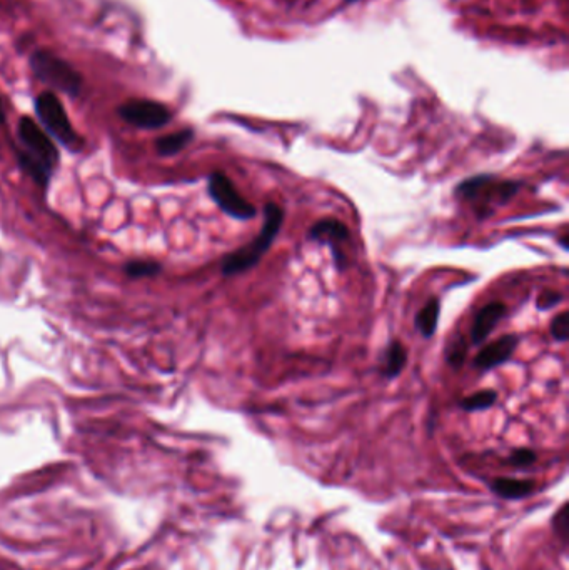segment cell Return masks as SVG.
Segmentation results:
<instances>
[{
	"mask_svg": "<svg viewBox=\"0 0 569 570\" xmlns=\"http://www.w3.org/2000/svg\"><path fill=\"white\" fill-rule=\"evenodd\" d=\"M264 227L252 240L251 244L244 245L242 249L227 255L222 262V274L236 275L241 274L244 270L252 269L254 265L262 259V255L266 254L272 242L276 239L279 230H281L282 220H284V212L281 207L276 204H267L264 209Z\"/></svg>",
	"mask_w": 569,
	"mask_h": 570,
	"instance_id": "1",
	"label": "cell"
},
{
	"mask_svg": "<svg viewBox=\"0 0 569 570\" xmlns=\"http://www.w3.org/2000/svg\"><path fill=\"white\" fill-rule=\"evenodd\" d=\"M31 69L32 74L51 89L59 90L71 97L81 94L82 75L69 62L51 50L34 52L31 57Z\"/></svg>",
	"mask_w": 569,
	"mask_h": 570,
	"instance_id": "2",
	"label": "cell"
},
{
	"mask_svg": "<svg viewBox=\"0 0 569 570\" xmlns=\"http://www.w3.org/2000/svg\"><path fill=\"white\" fill-rule=\"evenodd\" d=\"M36 114L41 120V124L44 125V129L57 142H61L64 147L74 150V152L82 149L84 140H82L81 135L77 134L74 125L67 117L64 105H62L61 100L57 99L56 95L51 94V92H44V94L39 95L36 99Z\"/></svg>",
	"mask_w": 569,
	"mask_h": 570,
	"instance_id": "3",
	"label": "cell"
},
{
	"mask_svg": "<svg viewBox=\"0 0 569 570\" xmlns=\"http://www.w3.org/2000/svg\"><path fill=\"white\" fill-rule=\"evenodd\" d=\"M17 135L21 140L22 149L19 152L29 155L31 159L46 165L47 169L54 172L59 162V152L47 132L39 127L36 120L31 117H22L17 125Z\"/></svg>",
	"mask_w": 569,
	"mask_h": 570,
	"instance_id": "4",
	"label": "cell"
},
{
	"mask_svg": "<svg viewBox=\"0 0 569 570\" xmlns=\"http://www.w3.org/2000/svg\"><path fill=\"white\" fill-rule=\"evenodd\" d=\"M209 194L212 200L234 219H252L257 214L256 207L237 192L231 179L222 172H214L209 177Z\"/></svg>",
	"mask_w": 569,
	"mask_h": 570,
	"instance_id": "5",
	"label": "cell"
},
{
	"mask_svg": "<svg viewBox=\"0 0 569 570\" xmlns=\"http://www.w3.org/2000/svg\"><path fill=\"white\" fill-rule=\"evenodd\" d=\"M119 115L127 124L137 129H162L172 119L171 110L166 105L149 99H132L119 107Z\"/></svg>",
	"mask_w": 569,
	"mask_h": 570,
	"instance_id": "6",
	"label": "cell"
},
{
	"mask_svg": "<svg viewBox=\"0 0 569 570\" xmlns=\"http://www.w3.org/2000/svg\"><path fill=\"white\" fill-rule=\"evenodd\" d=\"M518 347V337L513 334L504 335L501 339L486 345L478 357L474 360V365L478 369H493L496 365L503 364L513 355L514 350Z\"/></svg>",
	"mask_w": 569,
	"mask_h": 570,
	"instance_id": "7",
	"label": "cell"
},
{
	"mask_svg": "<svg viewBox=\"0 0 569 570\" xmlns=\"http://www.w3.org/2000/svg\"><path fill=\"white\" fill-rule=\"evenodd\" d=\"M504 314H506V305L501 304V302H491V304L484 305L483 309L479 310L478 315H476L473 329H471V339H473L474 344H481L484 339H488V335L493 332L499 320L503 319Z\"/></svg>",
	"mask_w": 569,
	"mask_h": 570,
	"instance_id": "8",
	"label": "cell"
},
{
	"mask_svg": "<svg viewBox=\"0 0 569 570\" xmlns=\"http://www.w3.org/2000/svg\"><path fill=\"white\" fill-rule=\"evenodd\" d=\"M309 237L311 239H318L321 242H328L333 247V252L336 250V244L339 242H346L349 239V230L343 222L336 219H323L316 222V224L309 230Z\"/></svg>",
	"mask_w": 569,
	"mask_h": 570,
	"instance_id": "9",
	"label": "cell"
},
{
	"mask_svg": "<svg viewBox=\"0 0 569 570\" xmlns=\"http://www.w3.org/2000/svg\"><path fill=\"white\" fill-rule=\"evenodd\" d=\"M491 489L494 490V494L503 497V499H523V497L533 492L534 484L531 480L501 477V479L494 480L493 484H491Z\"/></svg>",
	"mask_w": 569,
	"mask_h": 570,
	"instance_id": "10",
	"label": "cell"
},
{
	"mask_svg": "<svg viewBox=\"0 0 569 570\" xmlns=\"http://www.w3.org/2000/svg\"><path fill=\"white\" fill-rule=\"evenodd\" d=\"M192 139H194V130H179V132L164 135L161 139H157L156 150L159 152V155H164V157L176 155L182 149H186L187 145L191 144Z\"/></svg>",
	"mask_w": 569,
	"mask_h": 570,
	"instance_id": "11",
	"label": "cell"
},
{
	"mask_svg": "<svg viewBox=\"0 0 569 570\" xmlns=\"http://www.w3.org/2000/svg\"><path fill=\"white\" fill-rule=\"evenodd\" d=\"M439 319V300L431 299L428 304L424 305L423 309L419 310L418 317H416V327L419 332L429 339L433 337L438 327Z\"/></svg>",
	"mask_w": 569,
	"mask_h": 570,
	"instance_id": "12",
	"label": "cell"
},
{
	"mask_svg": "<svg viewBox=\"0 0 569 570\" xmlns=\"http://www.w3.org/2000/svg\"><path fill=\"white\" fill-rule=\"evenodd\" d=\"M406 360H408V354H406L404 345L399 340H394L393 344L389 345L388 350H386L384 374L388 377H398L406 365Z\"/></svg>",
	"mask_w": 569,
	"mask_h": 570,
	"instance_id": "13",
	"label": "cell"
},
{
	"mask_svg": "<svg viewBox=\"0 0 569 570\" xmlns=\"http://www.w3.org/2000/svg\"><path fill=\"white\" fill-rule=\"evenodd\" d=\"M131 279H144V277H156L161 274V264H157L154 260H131L124 267Z\"/></svg>",
	"mask_w": 569,
	"mask_h": 570,
	"instance_id": "14",
	"label": "cell"
},
{
	"mask_svg": "<svg viewBox=\"0 0 569 570\" xmlns=\"http://www.w3.org/2000/svg\"><path fill=\"white\" fill-rule=\"evenodd\" d=\"M491 182L489 175H478V177H471V179L464 180L463 184H459L458 195H463L464 199L476 200L481 192L488 187Z\"/></svg>",
	"mask_w": 569,
	"mask_h": 570,
	"instance_id": "15",
	"label": "cell"
},
{
	"mask_svg": "<svg viewBox=\"0 0 569 570\" xmlns=\"http://www.w3.org/2000/svg\"><path fill=\"white\" fill-rule=\"evenodd\" d=\"M496 400H498V394L494 390H481L474 395H469L468 399H464L461 407L468 412H474V410L489 409Z\"/></svg>",
	"mask_w": 569,
	"mask_h": 570,
	"instance_id": "16",
	"label": "cell"
},
{
	"mask_svg": "<svg viewBox=\"0 0 569 570\" xmlns=\"http://www.w3.org/2000/svg\"><path fill=\"white\" fill-rule=\"evenodd\" d=\"M551 335L559 342L568 340L569 337V314L568 312H561V314L554 317L551 322Z\"/></svg>",
	"mask_w": 569,
	"mask_h": 570,
	"instance_id": "17",
	"label": "cell"
},
{
	"mask_svg": "<svg viewBox=\"0 0 569 570\" xmlns=\"http://www.w3.org/2000/svg\"><path fill=\"white\" fill-rule=\"evenodd\" d=\"M534 460H536V454H534L533 450L529 449L514 450L511 457H509V462L513 465H518V467L533 464Z\"/></svg>",
	"mask_w": 569,
	"mask_h": 570,
	"instance_id": "18",
	"label": "cell"
},
{
	"mask_svg": "<svg viewBox=\"0 0 569 570\" xmlns=\"http://www.w3.org/2000/svg\"><path fill=\"white\" fill-rule=\"evenodd\" d=\"M464 359H466V345H464V340H459L458 344L448 350V362L453 367H459L463 365Z\"/></svg>",
	"mask_w": 569,
	"mask_h": 570,
	"instance_id": "19",
	"label": "cell"
},
{
	"mask_svg": "<svg viewBox=\"0 0 569 570\" xmlns=\"http://www.w3.org/2000/svg\"><path fill=\"white\" fill-rule=\"evenodd\" d=\"M559 302H561V294H558V292H553V290H546V292H543V294L539 295L538 309H553L554 305H558Z\"/></svg>",
	"mask_w": 569,
	"mask_h": 570,
	"instance_id": "20",
	"label": "cell"
},
{
	"mask_svg": "<svg viewBox=\"0 0 569 570\" xmlns=\"http://www.w3.org/2000/svg\"><path fill=\"white\" fill-rule=\"evenodd\" d=\"M6 122V109H4V104H2V100H0V125Z\"/></svg>",
	"mask_w": 569,
	"mask_h": 570,
	"instance_id": "21",
	"label": "cell"
},
{
	"mask_svg": "<svg viewBox=\"0 0 569 570\" xmlns=\"http://www.w3.org/2000/svg\"><path fill=\"white\" fill-rule=\"evenodd\" d=\"M344 5L358 4V2H363V0H343Z\"/></svg>",
	"mask_w": 569,
	"mask_h": 570,
	"instance_id": "22",
	"label": "cell"
}]
</instances>
